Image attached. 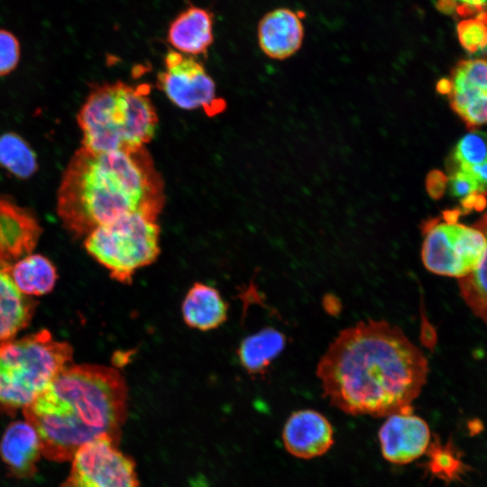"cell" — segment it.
I'll return each instance as SVG.
<instances>
[{
	"label": "cell",
	"instance_id": "6da1fadb",
	"mask_svg": "<svg viewBox=\"0 0 487 487\" xmlns=\"http://www.w3.org/2000/svg\"><path fill=\"white\" fill-rule=\"evenodd\" d=\"M427 374L423 352L384 320L361 321L342 330L317 368L323 393L334 407L375 418L412 410Z\"/></svg>",
	"mask_w": 487,
	"mask_h": 487
},
{
	"label": "cell",
	"instance_id": "7a4b0ae2",
	"mask_svg": "<svg viewBox=\"0 0 487 487\" xmlns=\"http://www.w3.org/2000/svg\"><path fill=\"white\" fill-rule=\"evenodd\" d=\"M164 204V182L146 147L99 152L81 146L57 190L58 216L77 237L134 213L159 217Z\"/></svg>",
	"mask_w": 487,
	"mask_h": 487
},
{
	"label": "cell",
	"instance_id": "3957f363",
	"mask_svg": "<svg viewBox=\"0 0 487 487\" xmlns=\"http://www.w3.org/2000/svg\"><path fill=\"white\" fill-rule=\"evenodd\" d=\"M36 430L42 455L71 461L79 448L99 437L120 441L128 414V386L115 367L68 366L23 409Z\"/></svg>",
	"mask_w": 487,
	"mask_h": 487
},
{
	"label": "cell",
	"instance_id": "277c9868",
	"mask_svg": "<svg viewBox=\"0 0 487 487\" xmlns=\"http://www.w3.org/2000/svg\"><path fill=\"white\" fill-rule=\"evenodd\" d=\"M150 93L146 83L93 85L77 115L81 146L99 152L146 147L159 123Z\"/></svg>",
	"mask_w": 487,
	"mask_h": 487
},
{
	"label": "cell",
	"instance_id": "5b68a950",
	"mask_svg": "<svg viewBox=\"0 0 487 487\" xmlns=\"http://www.w3.org/2000/svg\"><path fill=\"white\" fill-rule=\"evenodd\" d=\"M71 345L48 330L0 344V410L25 409L69 366Z\"/></svg>",
	"mask_w": 487,
	"mask_h": 487
},
{
	"label": "cell",
	"instance_id": "8992f818",
	"mask_svg": "<svg viewBox=\"0 0 487 487\" xmlns=\"http://www.w3.org/2000/svg\"><path fill=\"white\" fill-rule=\"evenodd\" d=\"M160 236L157 216L134 213L94 229L85 237L84 245L111 278L130 284L137 271L157 260Z\"/></svg>",
	"mask_w": 487,
	"mask_h": 487
},
{
	"label": "cell",
	"instance_id": "52a82bcc",
	"mask_svg": "<svg viewBox=\"0 0 487 487\" xmlns=\"http://www.w3.org/2000/svg\"><path fill=\"white\" fill-rule=\"evenodd\" d=\"M423 234L422 262L437 275L464 278L479 266L485 253L482 232L457 221H427Z\"/></svg>",
	"mask_w": 487,
	"mask_h": 487
},
{
	"label": "cell",
	"instance_id": "ba28073f",
	"mask_svg": "<svg viewBox=\"0 0 487 487\" xmlns=\"http://www.w3.org/2000/svg\"><path fill=\"white\" fill-rule=\"evenodd\" d=\"M118 444L103 436L79 448L60 487H140L136 464Z\"/></svg>",
	"mask_w": 487,
	"mask_h": 487
},
{
	"label": "cell",
	"instance_id": "9c48e42d",
	"mask_svg": "<svg viewBox=\"0 0 487 487\" xmlns=\"http://www.w3.org/2000/svg\"><path fill=\"white\" fill-rule=\"evenodd\" d=\"M165 69L157 76V86L168 99L184 110L201 108L208 116L225 111V100L216 96L212 78L201 63L177 51H169Z\"/></svg>",
	"mask_w": 487,
	"mask_h": 487
},
{
	"label": "cell",
	"instance_id": "30bf717a",
	"mask_svg": "<svg viewBox=\"0 0 487 487\" xmlns=\"http://www.w3.org/2000/svg\"><path fill=\"white\" fill-rule=\"evenodd\" d=\"M448 80L450 106L465 125L487 124V56L458 62Z\"/></svg>",
	"mask_w": 487,
	"mask_h": 487
},
{
	"label": "cell",
	"instance_id": "8fae6325",
	"mask_svg": "<svg viewBox=\"0 0 487 487\" xmlns=\"http://www.w3.org/2000/svg\"><path fill=\"white\" fill-rule=\"evenodd\" d=\"M381 455L388 462L407 464L422 456L430 445L427 423L412 410L387 417L378 433Z\"/></svg>",
	"mask_w": 487,
	"mask_h": 487
},
{
	"label": "cell",
	"instance_id": "7c38bea8",
	"mask_svg": "<svg viewBox=\"0 0 487 487\" xmlns=\"http://www.w3.org/2000/svg\"><path fill=\"white\" fill-rule=\"evenodd\" d=\"M42 228L35 213L0 195V263L11 267L32 253Z\"/></svg>",
	"mask_w": 487,
	"mask_h": 487
},
{
	"label": "cell",
	"instance_id": "4fadbf2b",
	"mask_svg": "<svg viewBox=\"0 0 487 487\" xmlns=\"http://www.w3.org/2000/svg\"><path fill=\"white\" fill-rule=\"evenodd\" d=\"M282 442L293 456L311 459L326 454L334 444V429L329 420L313 409L293 412L282 430Z\"/></svg>",
	"mask_w": 487,
	"mask_h": 487
},
{
	"label": "cell",
	"instance_id": "5bb4252c",
	"mask_svg": "<svg viewBox=\"0 0 487 487\" xmlns=\"http://www.w3.org/2000/svg\"><path fill=\"white\" fill-rule=\"evenodd\" d=\"M41 455L39 436L28 421L16 420L7 426L0 439V458L12 477L32 478Z\"/></svg>",
	"mask_w": 487,
	"mask_h": 487
},
{
	"label": "cell",
	"instance_id": "9a60e30c",
	"mask_svg": "<svg viewBox=\"0 0 487 487\" xmlns=\"http://www.w3.org/2000/svg\"><path fill=\"white\" fill-rule=\"evenodd\" d=\"M304 37L299 17L287 8L266 14L258 25V41L262 51L274 60H284L300 48Z\"/></svg>",
	"mask_w": 487,
	"mask_h": 487
},
{
	"label": "cell",
	"instance_id": "2e32d148",
	"mask_svg": "<svg viewBox=\"0 0 487 487\" xmlns=\"http://www.w3.org/2000/svg\"><path fill=\"white\" fill-rule=\"evenodd\" d=\"M213 41V14L198 6L181 12L168 30V41L186 55L207 54Z\"/></svg>",
	"mask_w": 487,
	"mask_h": 487
},
{
	"label": "cell",
	"instance_id": "e0dca14e",
	"mask_svg": "<svg viewBox=\"0 0 487 487\" xmlns=\"http://www.w3.org/2000/svg\"><path fill=\"white\" fill-rule=\"evenodd\" d=\"M184 322L190 328L209 331L219 327L227 318V305L214 287L196 282L182 302Z\"/></svg>",
	"mask_w": 487,
	"mask_h": 487
},
{
	"label": "cell",
	"instance_id": "ac0fdd59",
	"mask_svg": "<svg viewBox=\"0 0 487 487\" xmlns=\"http://www.w3.org/2000/svg\"><path fill=\"white\" fill-rule=\"evenodd\" d=\"M9 269L0 263V343L24 328L35 308V302L15 286Z\"/></svg>",
	"mask_w": 487,
	"mask_h": 487
},
{
	"label": "cell",
	"instance_id": "d6986e66",
	"mask_svg": "<svg viewBox=\"0 0 487 487\" xmlns=\"http://www.w3.org/2000/svg\"><path fill=\"white\" fill-rule=\"evenodd\" d=\"M285 344L281 332L273 327H264L241 342L237 351L239 362L248 373L260 374L279 356Z\"/></svg>",
	"mask_w": 487,
	"mask_h": 487
},
{
	"label": "cell",
	"instance_id": "ffe728a7",
	"mask_svg": "<svg viewBox=\"0 0 487 487\" xmlns=\"http://www.w3.org/2000/svg\"><path fill=\"white\" fill-rule=\"evenodd\" d=\"M10 276L24 295L41 296L51 292L57 280L51 262L41 254H29L13 264Z\"/></svg>",
	"mask_w": 487,
	"mask_h": 487
},
{
	"label": "cell",
	"instance_id": "44dd1931",
	"mask_svg": "<svg viewBox=\"0 0 487 487\" xmlns=\"http://www.w3.org/2000/svg\"><path fill=\"white\" fill-rule=\"evenodd\" d=\"M486 240V249L479 266L458 280L462 299L473 314L487 325V212L473 225Z\"/></svg>",
	"mask_w": 487,
	"mask_h": 487
},
{
	"label": "cell",
	"instance_id": "7402d4cb",
	"mask_svg": "<svg viewBox=\"0 0 487 487\" xmlns=\"http://www.w3.org/2000/svg\"><path fill=\"white\" fill-rule=\"evenodd\" d=\"M0 167L20 179L32 178L39 169L37 155L29 142L14 132L0 135Z\"/></svg>",
	"mask_w": 487,
	"mask_h": 487
},
{
	"label": "cell",
	"instance_id": "603a6c76",
	"mask_svg": "<svg viewBox=\"0 0 487 487\" xmlns=\"http://www.w3.org/2000/svg\"><path fill=\"white\" fill-rule=\"evenodd\" d=\"M427 468L432 475L446 482L458 479L464 464L455 448L450 444L430 443Z\"/></svg>",
	"mask_w": 487,
	"mask_h": 487
},
{
	"label": "cell",
	"instance_id": "cb8c5ba5",
	"mask_svg": "<svg viewBox=\"0 0 487 487\" xmlns=\"http://www.w3.org/2000/svg\"><path fill=\"white\" fill-rule=\"evenodd\" d=\"M457 35L462 47L474 54L487 47V10L464 18L457 25Z\"/></svg>",
	"mask_w": 487,
	"mask_h": 487
},
{
	"label": "cell",
	"instance_id": "d4e9b609",
	"mask_svg": "<svg viewBox=\"0 0 487 487\" xmlns=\"http://www.w3.org/2000/svg\"><path fill=\"white\" fill-rule=\"evenodd\" d=\"M454 159L458 166H472L487 161V133L472 131L464 135L454 152Z\"/></svg>",
	"mask_w": 487,
	"mask_h": 487
},
{
	"label": "cell",
	"instance_id": "484cf974",
	"mask_svg": "<svg viewBox=\"0 0 487 487\" xmlns=\"http://www.w3.org/2000/svg\"><path fill=\"white\" fill-rule=\"evenodd\" d=\"M21 58L18 38L10 31L0 29V77L13 72Z\"/></svg>",
	"mask_w": 487,
	"mask_h": 487
},
{
	"label": "cell",
	"instance_id": "4316f807",
	"mask_svg": "<svg viewBox=\"0 0 487 487\" xmlns=\"http://www.w3.org/2000/svg\"><path fill=\"white\" fill-rule=\"evenodd\" d=\"M447 187L453 197L462 199L472 194L483 192L475 178L471 173L460 169L451 174Z\"/></svg>",
	"mask_w": 487,
	"mask_h": 487
},
{
	"label": "cell",
	"instance_id": "83f0119b",
	"mask_svg": "<svg viewBox=\"0 0 487 487\" xmlns=\"http://www.w3.org/2000/svg\"><path fill=\"white\" fill-rule=\"evenodd\" d=\"M448 178L440 170H431L426 179V189L434 199H439L447 188Z\"/></svg>",
	"mask_w": 487,
	"mask_h": 487
},
{
	"label": "cell",
	"instance_id": "f1b7e54d",
	"mask_svg": "<svg viewBox=\"0 0 487 487\" xmlns=\"http://www.w3.org/2000/svg\"><path fill=\"white\" fill-rule=\"evenodd\" d=\"M458 169L471 173L483 190L487 188V161L472 166H458Z\"/></svg>",
	"mask_w": 487,
	"mask_h": 487
},
{
	"label": "cell",
	"instance_id": "f546056e",
	"mask_svg": "<svg viewBox=\"0 0 487 487\" xmlns=\"http://www.w3.org/2000/svg\"><path fill=\"white\" fill-rule=\"evenodd\" d=\"M487 204V200L482 193H474L461 199L462 207L469 212L473 209L482 210Z\"/></svg>",
	"mask_w": 487,
	"mask_h": 487
},
{
	"label": "cell",
	"instance_id": "4dcf8cb0",
	"mask_svg": "<svg viewBox=\"0 0 487 487\" xmlns=\"http://www.w3.org/2000/svg\"><path fill=\"white\" fill-rule=\"evenodd\" d=\"M436 6L443 13L452 14L455 12L457 5L455 0H437Z\"/></svg>",
	"mask_w": 487,
	"mask_h": 487
},
{
	"label": "cell",
	"instance_id": "1f68e13d",
	"mask_svg": "<svg viewBox=\"0 0 487 487\" xmlns=\"http://www.w3.org/2000/svg\"><path fill=\"white\" fill-rule=\"evenodd\" d=\"M436 89L440 94L447 95L450 91V82L448 78H442L437 83Z\"/></svg>",
	"mask_w": 487,
	"mask_h": 487
},
{
	"label": "cell",
	"instance_id": "d6a6232c",
	"mask_svg": "<svg viewBox=\"0 0 487 487\" xmlns=\"http://www.w3.org/2000/svg\"><path fill=\"white\" fill-rule=\"evenodd\" d=\"M457 1H460L463 4L470 5H483L487 0H457Z\"/></svg>",
	"mask_w": 487,
	"mask_h": 487
}]
</instances>
